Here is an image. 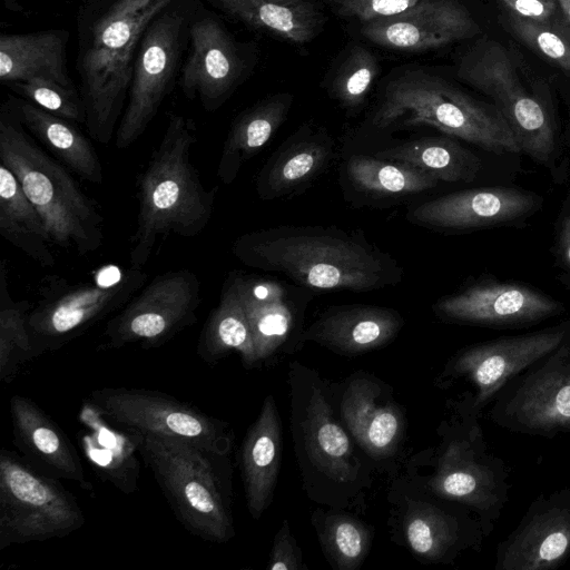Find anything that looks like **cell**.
I'll return each mask as SVG.
<instances>
[{"label":"cell","mask_w":570,"mask_h":570,"mask_svg":"<svg viewBox=\"0 0 570 570\" xmlns=\"http://www.w3.org/2000/svg\"><path fill=\"white\" fill-rule=\"evenodd\" d=\"M333 153L334 142L325 132H297L279 146L258 173V196L272 200L298 191L325 169Z\"/></svg>","instance_id":"24"},{"label":"cell","mask_w":570,"mask_h":570,"mask_svg":"<svg viewBox=\"0 0 570 570\" xmlns=\"http://www.w3.org/2000/svg\"><path fill=\"white\" fill-rule=\"evenodd\" d=\"M402 326L403 318L393 308L343 305L325 311L304 337L340 353L358 354L387 344Z\"/></svg>","instance_id":"21"},{"label":"cell","mask_w":570,"mask_h":570,"mask_svg":"<svg viewBox=\"0 0 570 570\" xmlns=\"http://www.w3.org/2000/svg\"><path fill=\"white\" fill-rule=\"evenodd\" d=\"M10 413L14 443L37 470L58 480L85 482L79 455L65 432L32 400L13 395Z\"/></svg>","instance_id":"20"},{"label":"cell","mask_w":570,"mask_h":570,"mask_svg":"<svg viewBox=\"0 0 570 570\" xmlns=\"http://www.w3.org/2000/svg\"><path fill=\"white\" fill-rule=\"evenodd\" d=\"M481 29L458 0H423L407 12L363 24L362 35L389 49L422 52L472 38Z\"/></svg>","instance_id":"18"},{"label":"cell","mask_w":570,"mask_h":570,"mask_svg":"<svg viewBox=\"0 0 570 570\" xmlns=\"http://www.w3.org/2000/svg\"><path fill=\"white\" fill-rule=\"evenodd\" d=\"M173 0H117L94 23L78 61L86 125L108 144L129 91L140 41Z\"/></svg>","instance_id":"4"},{"label":"cell","mask_w":570,"mask_h":570,"mask_svg":"<svg viewBox=\"0 0 570 570\" xmlns=\"http://www.w3.org/2000/svg\"><path fill=\"white\" fill-rule=\"evenodd\" d=\"M0 234L43 267L56 263L49 232L16 175L0 164Z\"/></svg>","instance_id":"31"},{"label":"cell","mask_w":570,"mask_h":570,"mask_svg":"<svg viewBox=\"0 0 570 570\" xmlns=\"http://www.w3.org/2000/svg\"><path fill=\"white\" fill-rule=\"evenodd\" d=\"M130 434L181 524L208 542L228 541L234 529L222 474L224 456L175 439Z\"/></svg>","instance_id":"6"},{"label":"cell","mask_w":570,"mask_h":570,"mask_svg":"<svg viewBox=\"0 0 570 570\" xmlns=\"http://www.w3.org/2000/svg\"><path fill=\"white\" fill-rule=\"evenodd\" d=\"M552 255L559 279L570 291V190L554 222Z\"/></svg>","instance_id":"43"},{"label":"cell","mask_w":570,"mask_h":570,"mask_svg":"<svg viewBox=\"0 0 570 570\" xmlns=\"http://www.w3.org/2000/svg\"><path fill=\"white\" fill-rule=\"evenodd\" d=\"M87 401L126 432L179 440L220 456L230 451V432L224 422L170 395L104 387L92 391Z\"/></svg>","instance_id":"11"},{"label":"cell","mask_w":570,"mask_h":570,"mask_svg":"<svg viewBox=\"0 0 570 570\" xmlns=\"http://www.w3.org/2000/svg\"><path fill=\"white\" fill-rule=\"evenodd\" d=\"M543 198L519 187H480L446 194L413 207L416 225L451 232H474L524 224L539 213Z\"/></svg>","instance_id":"16"},{"label":"cell","mask_w":570,"mask_h":570,"mask_svg":"<svg viewBox=\"0 0 570 570\" xmlns=\"http://www.w3.org/2000/svg\"><path fill=\"white\" fill-rule=\"evenodd\" d=\"M10 108L23 127L62 165L89 183H102V166L92 144L70 120L28 100H14Z\"/></svg>","instance_id":"28"},{"label":"cell","mask_w":570,"mask_h":570,"mask_svg":"<svg viewBox=\"0 0 570 570\" xmlns=\"http://www.w3.org/2000/svg\"><path fill=\"white\" fill-rule=\"evenodd\" d=\"M190 53L183 68L181 87L189 98L198 95L206 110L217 109L236 85L242 61L225 29L204 18L190 27Z\"/></svg>","instance_id":"19"},{"label":"cell","mask_w":570,"mask_h":570,"mask_svg":"<svg viewBox=\"0 0 570 570\" xmlns=\"http://www.w3.org/2000/svg\"><path fill=\"white\" fill-rule=\"evenodd\" d=\"M375 56L364 47H354L335 75L331 94L346 109L358 108L379 73Z\"/></svg>","instance_id":"38"},{"label":"cell","mask_w":570,"mask_h":570,"mask_svg":"<svg viewBox=\"0 0 570 570\" xmlns=\"http://www.w3.org/2000/svg\"><path fill=\"white\" fill-rule=\"evenodd\" d=\"M513 35L551 63L570 71V28L568 23H543L508 14Z\"/></svg>","instance_id":"39"},{"label":"cell","mask_w":570,"mask_h":570,"mask_svg":"<svg viewBox=\"0 0 570 570\" xmlns=\"http://www.w3.org/2000/svg\"><path fill=\"white\" fill-rule=\"evenodd\" d=\"M146 279L142 268L106 264L94 271L88 282L43 297L28 316L39 356L62 347L124 307L144 287Z\"/></svg>","instance_id":"10"},{"label":"cell","mask_w":570,"mask_h":570,"mask_svg":"<svg viewBox=\"0 0 570 570\" xmlns=\"http://www.w3.org/2000/svg\"><path fill=\"white\" fill-rule=\"evenodd\" d=\"M0 161L18 178L53 244L79 255L102 243L104 218L58 159L40 148L13 110L0 115Z\"/></svg>","instance_id":"3"},{"label":"cell","mask_w":570,"mask_h":570,"mask_svg":"<svg viewBox=\"0 0 570 570\" xmlns=\"http://www.w3.org/2000/svg\"><path fill=\"white\" fill-rule=\"evenodd\" d=\"M200 293L199 278L188 269L157 275L107 322L108 346L165 344L197 320Z\"/></svg>","instance_id":"12"},{"label":"cell","mask_w":570,"mask_h":570,"mask_svg":"<svg viewBox=\"0 0 570 570\" xmlns=\"http://www.w3.org/2000/svg\"><path fill=\"white\" fill-rule=\"evenodd\" d=\"M30 307L27 301L14 302L10 295L7 269L0 264V379L10 383L28 362L39 354L29 325Z\"/></svg>","instance_id":"37"},{"label":"cell","mask_w":570,"mask_h":570,"mask_svg":"<svg viewBox=\"0 0 570 570\" xmlns=\"http://www.w3.org/2000/svg\"><path fill=\"white\" fill-rule=\"evenodd\" d=\"M377 386L367 380L353 381L346 389L341 413L358 443L374 456L394 452L402 432L395 406L381 403Z\"/></svg>","instance_id":"29"},{"label":"cell","mask_w":570,"mask_h":570,"mask_svg":"<svg viewBox=\"0 0 570 570\" xmlns=\"http://www.w3.org/2000/svg\"><path fill=\"white\" fill-rule=\"evenodd\" d=\"M431 126L495 155L519 154L517 140L493 104L473 98L444 78L406 70L385 86L373 125Z\"/></svg>","instance_id":"5"},{"label":"cell","mask_w":570,"mask_h":570,"mask_svg":"<svg viewBox=\"0 0 570 570\" xmlns=\"http://www.w3.org/2000/svg\"><path fill=\"white\" fill-rule=\"evenodd\" d=\"M557 2L562 11L566 22L570 28V0H557Z\"/></svg>","instance_id":"46"},{"label":"cell","mask_w":570,"mask_h":570,"mask_svg":"<svg viewBox=\"0 0 570 570\" xmlns=\"http://www.w3.org/2000/svg\"><path fill=\"white\" fill-rule=\"evenodd\" d=\"M423 0H326L342 17L364 23L407 12Z\"/></svg>","instance_id":"42"},{"label":"cell","mask_w":570,"mask_h":570,"mask_svg":"<svg viewBox=\"0 0 570 570\" xmlns=\"http://www.w3.org/2000/svg\"><path fill=\"white\" fill-rule=\"evenodd\" d=\"M301 552L285 520L274 540L268 570H297L301 568Z\"/></svg>","instance_id":"45"},{"label":"cell","mask_w":570,"mask_h":570,"mask_svg":"<svg viewBox=\"0 0 570 570\" xmlns=\"http://www.w3.org/2000/svg\"><path fill=\"white\" fill-rule=\"evenodd\" d=\"M195 122L171 115L157 148L138 180L137 226L130 265L144 268L157 242L169 234L194 237L208 225L217 187L207 189L191 161Z\"/></svg>","instance_id":"2"},{"label":"cell","mask_w":570,"mask_h":570,"mask_svg":"<svg viewBox=\"0 0 570 570\" xmlns=\"http://www.w3.org/2000/svg\"><path fill=\"white\" fill-rule=\"evenodd\" d=\"M303 432L308 455L322 472L336 481L352 479L350 439L318 389L309 396Z\"/></svg>","instance_id":"35"},{"label":"cell","mask_w":570,"mask_h":570,"mask_svg":"<svg viewBox=\"0 0 570 570\" xmlns=\"http://www.w3.org/2000/svg\"><path fill=\"white\" fill-rule=\"evenodd\" d=\"M181 28L183 17L165 10L145 31L116 134L117 148L126 149L134 144L156 116L175 72Z\"/></svg>","instance_id":"15"},{"label":"cell","mask_w":570,"mask_h":570,"mask_svg":"<svg viewBox=\"0 0 570 570\" xmlns=\"http://www.w3.org/2000/svg\"><path fill=\"white\" fill-rule=\"evenodd\" d=\"M233 351L239 353L246 366L257 363L246 313L235 288L226 279L219 303L202 331L197 353L205 362L214 363Z\"/></svg>","instance_id":"34"},{"label":"cell","mask_w":570,"mask_h":570,"mask_svg":"<svg viewBox=\"0 0 570 570\" xmlns=\"http://www.w3.org/2000/svg\"><path fill=\"white\" fill-rule=\"evenodd\" d=\"M404 530L411 549L433 561L453 557L464 548L480 547L485 537L476 517L424 503L409 509Z\"/></svg>","instance_id":"27"},{"label":"cell","mask_w":570,"mask_h":570,"mask_svg":"<svg viewBox=\"0 0 570 570\" xmlns=\"http://www.w3.org/2000/svg\"><path fill=\"white\" fill-rule=\"evenodd\" d=\"M325 546L337 567L355 569L370 548V532L364 524L348 515L331 517L324 531Z\"/></svg>","instance_id":"40"},{"label":"cell","mask_w":570,"mask_h":570,"mask_svg":"<svg viewBox=\"0 0 570 570\" xmlns=\"http://www.w3.org/2000/svg\"><path fill=\"white\" fill-rule=\"evenodd\" d=\"M246 313L257 362L272 355L287 338L294 323V302L289 288L271 278L229 273Z\"/></svg>","instance_id":"22"},{"label":"cell","mask_w":570,"mask_h":570,"mask_svg":"<svg viewBox=\"0 0 570 570\" xmlns=\"http://www.w3.org/2000/svg\"><path fill=\"white\" fill-rule=\"evenodd\" d=\"M350 183L360 191L375 196H405L438 186L425 170L400 160L351 157L346 164Z\"/></svg>","instance_id":"36"},{"label":"cell","mask_w":570,"mask_h":570,"mask_svg":"<svg viewBox=\"0 0 570 570\" xmlns=\"http://www.w3.org/2000/svg\"><path fill=\"white\" fill-rule=\"evenodd\" d=\"M20 95L33 105L70 121L86 122V109L72 87L43 78L11 85Z\"/></svg>","instance_id":"41"},{"label":"cell","mask_w":570,"mask_h":570,"mask_svg":"<svg viewBox=\"0 0 570 570\" xmlns=\"http://www.w3.org/2000/svg\"><path fill=\"white\" fill-rule=\"evenodd\" d=\"M244 265L276 272L306 289L371 292L403 278L402 266L362 232L324 226H275L236 238Z\"/></svg>","instance_id":"1"},{"label":"cell","mask_w":570,"mask_h":570,"mask_svg":"<svg viewBox=\"0 0 570 570\" xmlns=\"http://www.w3.org/2000/svg\"><path fill=\"white\" fill-rule=\"evenodd\" d=\"M282 458V428L268 395L242 448V475L248 510L258 519L272 501Z\"/></svg>","instance_id":"25"},{"label":"cell","mask_w":570,"mask_h":570,"mask_svg":"<svg viewBox=\"0 0 570 570\" xmlns=\"http://www.w3.org/2000/svg\"><path fill=\"white\" fill-rule=\"evenodd\" d=\"M508 14L543 23L564 18L557 0H498Z\"/></svg>","instance_id":"44"},{"label":"cell","mask_w":570,"mask_h":570,"mask_svg":"<svg viewBox=\"0 0 570 570\" xmlns=\"http://www.w3.org/2000/svg\"><path fill=\"white\" fill-rule=\"evenodd\" d=\"M377 158L400 160L425 170L444 183H471L481 171L482 161L458 138L449 135L422 137L376 154Z\"/></svg>","instance_id":"33"},{"label":"cell","mask_w":570,"mask_h":570,"mask_svg":"<svg viewBox=\"0 0 570 570\" xmlns=\"http://www.w3.org/2000/svg\"><path fill=\"white\" fill-rule=\"evenodd\" d=\"M244 23L295 45L312 41L323 18L309 0H217Z\"/></svg>","instance_id":"32"},{"label":"cell","mask_w":570,"mask_h":570,"mask_svg":"<svg viewBox=\"0 0 570 570\" xmlns=\"http://www.w3.org/2000/svg\"><path fill=\"white\" fill-rule=\"evenodd\" d=\"M478 416L464 400L462 421L449 435L431 488L472 511L488 537L509 501L511 482L505 462L489 452Z\"/></svg>","instance_id":"8"},{"label":"cell","mask_w":570,"mask_h":570,"mask_svg":"<svg viewBox=\"0 0 570 570\" xmlns=\"http://www.w3.org/2000/svg\"><path fill=\"white\" fill-rule=\"evenodd\" d=\"M85 524L75 497L58 479L12 451L0 453V550L66 537Z\"/></svg>","instance_id":"7"},{"label":"cell","mask_w":570,"mask_h":570,"mask_svg":"<svg viewBox=\"0 0 570 570\" xmlns=\"http://www.w3.org/2000/svg\"><path fill=\"white\" fill-rule=\"evenodd\" d=\"M293 97L278 94L240 114L233 122L217 167L222 183L232 184L243 165L254 157L284 122Z\"/></svg>","instance_id":"30"},{"label":"cell","mask_w":570,"mask_h":570,"mask_svg":"<svg viewBox=\"0 0 570 570\" xmlns=\"http://www.w3.org/2000/svg\"><path fill=\"white\" fill-rule=\"evenodd\" d=\"M491 403L489 419L509 432L544 439L570 433V331L510 379Z\"/></svg>","instance_id":"9"},{"label":"cell","mask_w":570,"mask_h":570,"mask_svg":"<svg viewBox=\"0 0 570 570\" xmlns=\"http://www.w3.org/2000/svg\"><path fill=\"white\" fill-rule=\"evenodd\" d=\"M569 331L570 317L539 331L466 346L450 360L444 375L473 386L465 401L480 413L510 379L557 347Z\"/></svg>","instance_id":"13"},{"label":"cell","mask_w":570,"mask_h":570,"mask_svg":"<svg viewBox=\"0 0 570 570\" xmlns=\"http://www.w3.org/2000/svg\"><path fill=\"white\" fill-rule=\"evenodd\" d=\"M442 320L494 330L522 328L562 315L566 306L525 284L480 277L434 304Z\"/></svg>","instance_id":"14"},{"label":"cell","mask_w":570,"mask_h":570,"mask_svg":"<svg viewBox=\"0 0 570 570\" xmlns=\"http://www.w3.org/2000/svg\"><path fill=\"white\" fill-rule=\"evenodd\" d=\"M78 422V441L83 455L97 475L124 493L137 490L139 454L134 436L109 423L86 400Z\"/></svg>","instance_id":"23"},{"label":"cell","mask_w":570,"mask_h":570,"mask_svg":"<svg viewBox=\"0 0 570 570\" xmlns=\"http://www.w3.org/2000/svg\"><path fill=\"white\" fill-rule=\"evenodd\" d=\"M66 38L49 30L0 36V79L14 85L43 78L71 87L66 65Z\"/></svg>","instance_id":"26"},{"label":"cell","mask_w":570,"mask_h":570,"mask_svg":"<svg viewBox=\"0 0 570 570\" xmlns=\"http://www.w3.org/2000/svg\"><path fill=\"white\" fill-rule=\"evenodd\" d=\"M570 556V488L540 494L495 549V570H553Z\"/></svg>","instance_id":"17"}]
</instances>
